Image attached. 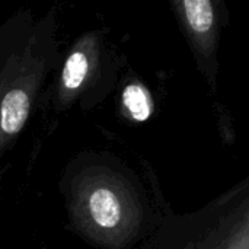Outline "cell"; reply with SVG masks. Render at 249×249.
Masks as SVG:
<instances>
[{"label": "cell", "mask_w": 249, "mask_h": 249, "mask_svg": "<svg viewBox=\"0 0 249 249\" xmlns=\"http://www.w3.org/2000/svg\"><path fill=\"white\" fill-rule=\"evenodd\" d=\"M96 50L95 39L92 36H85L69 54L63 66L58 86V93L63 102L71 101L85 86L96 60Z\"/></svg>", "instance_id": "3"}, {"label": "cell", "mask_w": 249, "mask_h": 249, "mask_svg": "<svg viewBox=\"0 0 249 249\" xmlns=\"http://www.w3.org/2000/svg\"><path fill=\"white\" fill-rule=\"evenodd\" d=\"M44 58L26 45L13 54L0 73V152L23 128L32 101L41 86Z\"/></svg>", "instance_id": "2"}, {"label": "cell", "mask_w": 249, "mask_h": 249, "mask_svg": "<svg viewBox=\"0 0 249 249\" xmlns=\"http://www.w3.org/2000/svg\"><path fill=\"white\" fill-rule=\"evenodd\" d=\"M76 210L86 231L105 242H121L137 225L133 198L123 184L109 175L86 178L76 198Z\"/></svg>", "instance_id": "1"}, {"label": "cell", "mask_w": 249, "mask_h": 249, "mask_svg": "<svg viewBox=\"0 0 249 249\" xmlns=\"http://www.w3.org/2000/svg\"><path fill=\"white\" fill-rule=\"evenodd\" d=\"M223 249H248V226L247 222L244 223L242 229L235 233L228 244L223 247Z\"/></svg>", "instance_id": "6"}, {"label": "cell", "mask_w": 249, "mask_h": 249, "mask_svg": "<svg viewBox=\"0 0 249 249\" xmlns=\"http://www.w3.org/2000/svg\"><path fill=\"white\" fill-rule=\"evenodd\" d=\"M178 7L194 42L206 53L212 48L216 34L214 4L210 0H185L178 3Z\"/></svg>", "instance_id": "4"}, {"label": "cell", "mask_w": 249, "mask_h": 249, "mask_svg": "<svg viewBox=\"0 0 249 249\" xmlns=\"http://www.w3.org/2000/svg\"><path fill=\"white\" fill-rule=\"evenodd\" d=\"M123 105L128 117L134 121L143 123L150 118L153 112L152 98L144 86L140 83L128 85L123 92Z\"/></svg>", "instance_id": "5"}]
</instances>
